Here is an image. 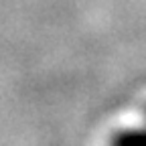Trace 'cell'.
Returning a JSON list of instances; mask_svg holds the SVG:
<instances>
[{
  "label": "cell",
  "mask_w": 146,
  "mask_h": 146,
  "mask_svg": "<svg viewBox=\"0 0 146 146\" xmlns=\"http://www.w3.org/2000/svg\"><path fill=\"white\" fill-rule=\"evenodd\" d=\"M110 146H146V126L122 128L110 138Z\"/></svg>",
  "instance_id": "cell-1"
},
{
  "label": "cell",
  "mask_w": 146,
  "mask_h": 146,
  "mask_svg": "<svg viewBox=\"0 0 146 146\" xmlns=\"http://www.w3.org/2000/svg\"><path fill=\"white\" fill-rule=\"evenodd\" d=\"M144 114H146V110H144Z\"/></svg>",
  "instance_id": "cell-2"
}]
</instances>
